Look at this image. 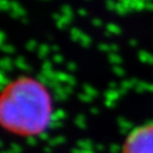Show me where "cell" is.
Here are the masks:
<instances>
[{"label":"cell","instance_id":"obj_1","mask_svg":"<svg viewBox=\"0 0 153 153\" xmlns=\"http://www.w3.org/2000/svg\"><path fill=\"white\" fill-rule=\"evenodd\" d=\"M52 98L42 82L19 76L5 86L0 98V123L4 129L21 137L43 133L51 121Z\"/></svg>","mask_w":153,"mask_h":153},{"label":"cell","instance_id":"obj_2","mask_svg":"<svg viewBox=\"0 0 153 153\" xmlns=\"http://www.w3.org/2000/svg\"><path fill=\"white\" fill-rule=\"evenodd\" d=\"M121 153H153V123L137 126L129 131Z\"/></svg>","mask_w":153,"mask_h":153}]
</instances>
